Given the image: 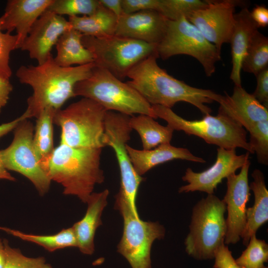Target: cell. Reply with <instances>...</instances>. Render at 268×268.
<instances>
[{
	"label": "cell",
	"mask_w": 268,
	"mask_h": 268,
	"mask_svg": "<svg viewBox=\"0 0 268 268\" xmlns=\"http://www.w3.org/2000/svg\"><path fill=\"white\" fill-rule=\"evenodd\" d=\"M151 106L156 118L165 120L174 131L197 136L218 147L226 149L239 147L254 153L247 139L246 130L222 114L218 113L215 116L207 114L201 120L189 121L178 116L171 108L160 105Z\"/></svg>",
	"instance_id": "6"
},
{
	"label": "cell",
	"mask_w": 268,
	"mask_h": 268,
	"mask_svg": "<svg viewBox=\"0 0 268 268\" xmlns=\"http://www.w3.org/2000/svg\"><path fill=\"white\" fill-rule=\"evenodd\" d=\"M206 5V0H159L158 11L169 20H176L182 17L187 19L194 12Z\"/></svg>",
	"instance_id": "31"
},
{
	"label": "cell",
	"mask_w": 268,
	"mask_h": 268,
	"mask_svg": "<svg viewBox=\"0 0 268 268\" xmlns=\"http://www.w3.org/2000/svg\"><path fill=\"white\" fill-rule=\"evenodd\" d=\"M5 260V252L3 240L0 238V268H3Z\"/></svg>",
	"instance_id": "44"
},
{
	"label": "cell",
	"mask_w": 268,
	"mask_h": 268,
	"mask_svg": "<svg viewBox=\"0 0 268 268\" xmlns=\"http://www.w3.org/2000/svg\"><path fill=\"white\" fill-rule=\"evenodd\" d=\"M82 43L92 53L96 67L121 80L142 60L157 54L156 44L115 34L103 37L83 35Z\"/></svg>",
	"instance_id": "8"
},
{
	"label": "cell",
	"mask_w": 268,
	"mask_h": 268,
	"mask_svg": "<svg viewBox=\"0 0 268 268\" xmlns=\"http://www.w3.org/2000/svg\"><path fill=\"white\" fill-rule=\"evenodd\" d=\"M252 19L258 27L268 25V9L264 5H257L251 11Z\"/></svg>",
	"instance_id": "39"
},
{
	"label": "cell",
	"mask_w": 268,
	"mask_h": 268,
	"mask_svg": "<svg viewBox=\"0 0 268 268\" xmlns=\"http://www.w3.org/2000/svg\"><path fill=\"white\" fill-rule=\"evenodd\" d=\"M28 119L25 113L14 120L0 125V138L11 132L16 127L18 124L23 120Z\"/></svg>",
	"instance_id": "42"
},
{
	"label": "cell",
	"mask_w": 268,
	"mask_h": 268,
	"mask_svg": "<svg viewBox=\"0 0 268 268\" xmlns=\"http://www.w3.org/2000/svg\"><path fill=\"white\" fill-rule=\"evenodd\" d=\"M34 127L25 119L14 129V136L10 144L0 150V156L5 168L16 172L27 178L38 193L43 196L50 189L51 181L42 168L33 145Z\"/></svg>",
	"instance_id": "12"
},
{
	"label": "cell",
	"mask_w": 268,
	"mask_h": 268,
	"mask_svg": "<svg viewBox=\"0 0 268 268\" xmlns=\"http://www.w3.org/2000/svg\"><path fill=\"white\" fill-rule=\"evenodd\" d=\"M158 56L152 55L135 66L128 73L127 82L151 105L171 108L177 103L185 102L196 107L204 115L211 113L205 105L219 103L222 95L209 89L191 86L169 74L157 63Z\"/></svg>",
	"instance_id": "2"
},
{
	"label": "cell",
	"mask_w": 268,
	"mask_h": 268,
	"mask_svg": "<svg viewBox=\"0 0 268 268\" xmlns=\"http://www.w3.org/2000/svg\"><path fill=\"white\" fill-rule=\"evenodd\" d=\"M12 90V85L9 79L0 74V112L4 107Z\"/></svg>",
	"instance_id": "40"
},
{
	"label": "cell",
	"mask_w": 268,
	"mask_h": 268,
	"mask_svg": "<svg viewBox=\"0 0 268 268\" xmlns=\"http://www.w3.org/2000/svg\"><path fill=\"white\" fill-rule=\"evenodd\" d=\"M124 13H131L146 10L157 11L159 0H122Z\"/></svg>",
	"instance_id": "37"
},
{
	"label": "cell",
	"mask_w": 268,
	"mask_h": 268,
	"mask_svg": "<svg viewBox=\"0 0 268 268\" xmlns=\"http://www.w3.org/2000/svg\"><path fill=\"white\" fill-rule=\"evenodd\" d=\"M226 210L224 201L214 194L208 195L194 206L190 232L185 241L189 255L200 260L213 258L215 250L224 242Z\"/></svg>",
	"instance_id": "7"
},
{
	"label": "cell",
	"mask_w": 268,
	"mask_h": 268,
	"mask_svg": "<svg viewBox=\"0 0 268 268\" xmlns=\"http://www.w3.org/2000/svg\"><path fill=\"white\" fill-rule=\"evenodd\" d=\"M250 165L248 159L238 174L233 173L226 178L227 190L223 199L228 213L225 244L239 242L246 225V205L251 196L248 182Z\"/></svg>",
	"instance_id": "14"
},
{
	"label": "cell",
	"mask_w": 268,
	"mask_h": 268,
	"mask_svg": "<svg viewBox=\"0 0 268 268\" xmlns=\"http://www.w3.org/2000/svg\"><path fill=\"white\" fill-rule=\"evenodd\" d=\"M115 208L119 211L124 220L123 233L118 252L132 268H151L152 244L156 239L163 238L164 227L158 222L141 220L119 193L116 196Z\"/></svg>",
	"instance_id": "10"
},
{
	"label": "cell",
	"mask_w": 268,
	"mask_h": 268,
	"mask_svg": "<svg viewBox=\"0 0 268 268\" xmlns=\"http://www.w3.org/2000/svg\"><path fill=\"white\" fill-rule=\"evenodd\" d=\"M250 153L237 155L235 149H226L221 147L217 149V157L215 163L207 169L195 172L188 168L182 177L188 184L181 187L180 193L200 191L208 195L214 194L218 185L222 180L235 173L249 159Z\"/></svg>",
	"instance_id": "15"
},
{
	"label": "cell",
	"mask_w": 268,
	"mask_h": 268,
	"mask_svg": "<svg viewBox=\"0 0 268 268\" xmlns=\"http://www.w3.org/2000/svg\"><path fill=\"white\" fill-rule=\"evenodd\" d=\"M0 180H6L10 181H15V179L8 172L4 167L0 156Z\"/></svg>",
	"instance_id": "43"
},
{
	"label": "cell",
	"mask_w": 268,
	"mask_h": 268,
	"mask_svg": "<svg viewBox=\"0 0 268 268\" xmlns=\"http://www.w3.org/2000/svg\"><path fill=\"white\" fill-rule=\"evenodd\" d=\"M68 20L72 28L84 36L103 37L115 34L118 17L100 3L92 14L69 17Z\"/></svg>",
	"instance_id": "25"
},
{
	"label": "cell",
	"mask_w": 268,
	"mask_h": 268,
	"mask_svg": "<svg viewBox=\"0 0 268 268\" xmlns=\"http://www.w3.org/2000/svg\"><path fill=\"white\" fill-rule=\"evenodd\" d=\"M156 53L163 60L177 55L191 56L200 63L208 77L214 73L216 64L221 59L220 51L185 17L168 20L165 34L156 45Z\"/></svg>",
	"instance_id": "9"
},
{
	"label": "cell",
	"mask_w": 268,
	"mask_h": 268,
	"mask_svg": "<svg viewBox=\"0 0 268 268\" xmlns=\"http://www.w3.org/2000/svg\"><path fill=\"white\" fill-rule=\"evenodd\" d=\"M257 87L252 94L261 104L268 107V68L260 71L256 76Z\"/></svg>",
	"instance_id": "38"
},
{
	"label": "cell",
	"mask_w": 268,
	"mask_h": 268,
	"mask_svg": "<svg viewBox=\"0 0 268 268\" xmlns=\"http://www.w3.org/2000/svg\"><path fill=\"white\" fill-rule=\"evenodd\" d=\"M168 20L154 10L124 13L118 18L115 35L157 45L165 34Z\"/></svg>",
	"instance_id": "17"
},
{
	"label": "cell",
	"mask_w": 268,
	"mask_h": 268,
	"mask_svg": "<svg viewBox=\"0 0 268 268\" xmlns=\"http://www.w3.org/2000/svg\"><path fill=\"white\" fill-rule=\"evenodd\" d=\"M253 181L249 185L254 195L253 206L246 209L247 223L241 238L243 244L247 246L251 237L268 220V191L266 187L264 175L259 169L252 173Z\"/></svg>",
	"instance_id": "23"
},
{
	"label": "cell",
	"mask_w": 268,
	"mask_h": 268,
	"mask_svg": "<svg viewBox=\"0 0 268 268\" xmlns=\"http://www.w3.org/2000/svg\"><path fill=\"white\" fill-rule=\"evenodd\" d=\"M102 149L60 143L40 163L51 181L63 187L64 194L76 196L86 203L95 185L104 181L100 167Z\"/></svg>",
	"instance_id": "3"
},
{
	"label": "cell",
	"mask_w": 268,
	"mask_h": 268,
	"mask_svg": "<svg viewBox=\"0 0 268 268\" xmlns=\"http://www.w3.org/2000/svg\"><path fill=\"white\" fill-rule=\"evenodd\" d=\"M5 260L3 268H52L44 257L29 258L22 254L18 249L11 247L4 239Z\"/></svg>",
	"instance_id": "33"
},
{
	"label": "cell",
	"mask_w": 268,
	"mask_h": 268,
	"mask_svg": "<svg viewBox=\"0 0 268 268\" xmlns=\"http://www.w3.org/2000/svg\"><path fill=\"white\" fill-rule=\"evenodd\" d=\"M94 63L62 67L55 62L53 55L37 66H21L16 75L20 83L30 86L33 93L27 99L24 112L28 117L37 118L46 108L61 109L69 99L74 97L75 84L91 74Z\"/></svg>",
	"instance_id": "1"
},
{
	"label": "cell",
	"mask_w": 268,
	"mask_h": 268,
	"mask_svg": "<svg viewBox=\"0 0 268 268\" xmlns=\"http://www.w3.org/2000/svg\"><path fill=\"white\" fill-rule=\"evenodd\" d=\"M235 261L242 268H268L264 265L268 261V244L253 235L246 249Z\"/></svg>",
	"instance_id": "30"
},
{
	"label": "cell",
	"mask_w": 268,
	"mask_h": 268,
	"mask_svg": "<svg viewBox=\"0 0 268 268\" xmlns=\"http://www.w3.org/2000/svg\"><path fill=\"white\" fill-rule=\"evenodd\" d=\"M107 111L94 101L82 98L56 110L53 123L61 129L60 143L74 147L102 148Z\"/></svg>",
	"instance_id": "5"
},
{
	"label": "cell",
	"mask_w": 268,
	"mask_h": 268,
	"mask_svg": "<svg viewBox=\"0 0 268 268\" xmlns=\"http://www.w3.org/2000/svg\"><path fill=\"white\" fill-rule=\"evenodd\" d=\"M53 0H9L4 14L1 29L10 33L15 30L17 49H20L31 28L46 10Z\"/></svg>",
	"instance_id": "19"
},
{
	"label": "cell",
	"mask_w": 268,
	"mask_h": 268,
	"mask_svg": "<svg viewBox=\"0 0 268 268\" xmlns=\"http://www.w3.org/2000/svg\"><path fill=\"white\" fill-rule=\"evenodd\" d=\"M129 124L139 134L143 150H150L164 143H170L174 130L163 126L148 115L130 116Z\"/></svg>",
	"instance_id": "26"
},
{
	"label": "cell",
	"mask_w": 268,
	"mask_h": 268,
	"mask_svg": "<svg viewBox=\"0 0 268 268\" xmlns=\"http://www.w3.org/2000/svg\"><path fill=\"white\" fill-rule=\"evenodd\" d=\"M249 141L259 163L268 164V120L257 123L249 131Z\"/></svg>",
	"instance_id": "34"
},
{
	"label": "cell",
	"mask_w": 268,
	"mask_h": 268,
	"mask_svg": "<svg viewBox=\"0 0 268 268\" xmlns=\"http://www.w3.org/2000/svg\"><path fill=\"white\" fill-rule=\"evenodd\" d=\"M3 17H0V74L10 78L12 71L9 66L10 54L17 49V37L1 29Z\"/></svg>",
	"instance_id": "35"
},
{
	"label": "cell",
	"mask_w": 268,
	"mask_h": 268,
	"mask_svg": "<svg viewBox=\"0 0 268 268\" xmlns=\"http://www.w3.org/2000/svg\"><path fill=\"white\" fill-rule=\"evenodd\" d=\"M99 0H53L47 10L69 17L89 15L99 6Z\"/></svg>",
	"instance_id": "32"
},
{
	"label": "cell",
	"mask_w": 268,
	"mask_h": 268,
	"mask_svg": "<svg viewBox=\"0 0 268 268\" xmlns=\"http://www.w3.org/2000/svg\"><path fill=\"white\" fill-rule=\"evenodd\" d=\"M83 36L81 32L73 28L61 36L56 45L57 54L54 58L58 65L66 67L94 62L92 53L82 43Z\"/></svg>",
	"instance_id": "24"
},
{
	"label": "cell",
	"mask_w": 268,
	"mask_h": 268,
	"mask_svg": "<svg viewBox=\"0 0 268 268\" xmlns=\"http://www.w3.org/2000/svg\"><path fill=\"white\" fill-rule=\"evenodd\" d=\"M99 1L118 18L124 13L122 0H99Z\"/></svg>",
	"instance_id": "41"
},
{
	"label": "cell",
	"mask_w": 268,
	"mask_h": 268,
	"mask_svg": "<svg viewBox=\"0 0 268 268\" xmlns=\"http://www.w3.org/2000/svg\"><path fill=\"white\" fill-rule=\"evenodd\" d=\"M55 111L52 108H46L36 118L33 145L39 160L48 156L54 149L53 118Z\"/></svg>",
	"instance_id": "28"
},
{
	"label": "cell",
	"mask_w": 268,
	"mask_h": 268,
	"mask_svg": "<svg viewBox=\"0 0 268 268\" xmlns=\"http://www.w3.org/2000/svg\"><path fill=\"white\" fill-rule=\"evenodd\" d=\"M126 149L136 172L140 176L160 164L174 159L205 163L203 158L196 156L187 148L177 147L170 143L161 144L150 150H138L128 144Z\"/></svg>",
	"instance_id": "20"
},
{
	"label": "cell",
	"mask_w": 268,
	"mask_h": 268,
	"mask_svg": "<svg viewBox=\"0 0 268 268\" xmlns=\"http://www.w3.org/2000/svg\"><path fill=\"white\" fill-rule=\"evenodd\" d=\"M71 28L63 16L46 10L35 22L20 49L27 51L38 64H43L52 55V48L61 36Z\"/></svg>",
	"instance_id": "16"
},
{
	"label": "cell",
	"mask_w": 268,
	"mask_h": 268,
	"mask_svg": "<svg viewBox=\"0 0 268 268\" xmlns=\"http://www.w3.org/2000/svg\"><path fill=\"white\" fill-rule=\"evenodd\" d=\"M0 230L22 240L39 245L49 252L77 247V240L72 227L64 229L56 234L47 235L27 234L3 226H0Z\"/></svg>",
	"instance_id": "27"
},
{
	"label": "cell",
	"mask_w": 268,
	"mask_h": 268,
	"mask_svg": "<svg viewBox=\"0 0 268 268\" xmlns=\"http://www.w3.org/2000/svg\"><path fill=\"white\" fill-rule=\"evenodd\" d=\"M74 94L75 97L92 100L107 111L130 116L137 114L157 118L151 105L136 90L127 82L96 66L87 78L75 84Z\"/></svg>",
	"instance_id": "4"
},
{
	"label": "cell",
	"mask_w": 268,
	"mask_h": 268,
	"mask_svg": "<svg viewBox=\"0 0 268 268\" xmlns=\"http://www.w3.org/2000/svg\"><path fill=\"white\" fill-rule=\"evenodd\" d=\"M218 113L240 125L247 131L257 123L268 120V109L242 86L234 85L231 95H222Z\"/></svg>",
	"instance_id": "18"
},
{
	"label": "cell",
	"mask_w": 268,
	"mask_h": 268,
	"mask_svg": "<svg viewBox=\"0 0 268 268\" xmlns=\"http://www.w3.org/2000/svg\"><path fill=\"white\" fill-rule=\"evenodd\" d=\"M213 268H242L236 262L228 246L222 243L214 253Z\"/></svg>",
	"instance_id": "36"
},
{
	"label": "cell",
	"mask_w": 268,
	"mask_h": 268,
	"mask_svg": "<svg viewBox=\"0 0 268 268\" xmlns=\"http://www.w3.org/2000/svg\"><path fill=\"white\" fill-rule=\"evenodd\" d=\"M130 116L115 111H107L105 118L104 143L115 152L121 176L118 193L127 201L134 213L139 216L136 199L143 178L135 171L126 149L132 129L129 124Z\"/></svg>",
	"instance_id": "11"
},
{
	"label": "cell",
	"mask_w": 268,
	"mask_h": 268,
	"mask_svg": "<svg viewBox=\"0 0 268 268\" xmlns=\"http://www.w3.org/2000/svg\"><path fill=\"white\" fill-rule=\"evenodd\" d=\"M268 38L258 30L253 36L241 66V70L256 76L268 67Z\"/></svg>",
	"instance_id": "29"
},
{
	"label": "cell",
	"mask_w": 268,
	"mask_h": 268,
	"mask_svg": "<svg viewBox=\"0 0 268 268\" xmlns=\"http://www.w3.org/2000/svg\"><path fill=\"white\" fill-rule=\"evenodd\" d=\"M109 194L107 189L92 193L86 202L87 208L84 216L72 226L77 240V247L84 254L92 255L94 251L95 234L102 224L101 217L107 204Z\"/></svg>",
	"instance_id": "21"
},
{
	"label": "cell",
	"mask_w": 268,
	"mask_h": 268,
	"mask_svg": "<svg viewBox=\"0 0 268 268\" xmlns=\"http://www.w3.org/2000/svg\"><path fill=\"white\" fill-rule=\"evenodd\" d=\"M258 28L252 18L251 11L247 7H243L238 13L235 14V24L229 42L232 64L230 78L234 85L242 86V63L251 40Z\"/></svg>",
	"instance_id": "22"
},
{
	"label": "cell",
	"mask_w": 268,
	"mask_h": 268,
	"mask_svg": "<svg viewBox=\"0 0 268 268\" xmlns=\"http://www.w3.org/2000/svg\"><path fill=\"white\" fill-rule=\"evenodd\" d=\"M207 5L187 19L221 52L229 43L235 24V9L241 2L234 0H206Z\"/></svg>",
	"instance_id": "13"
}]
</instances>
